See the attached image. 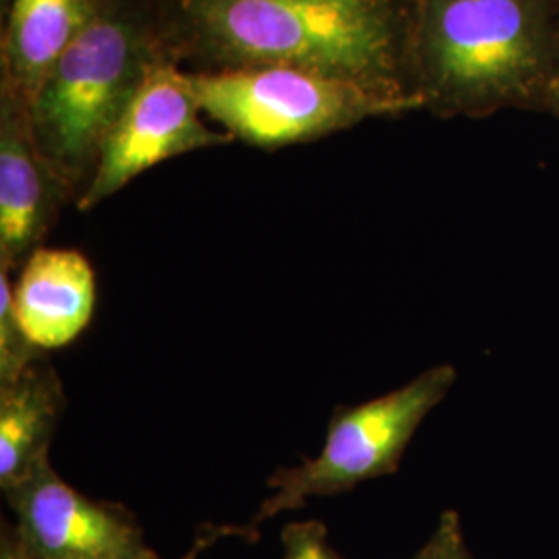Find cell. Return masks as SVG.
<instances>
[{
  "instance_id": "cell-1",
  "label": "cell",
  "mask_w": 559,
  "mask_h": 559,
  "mask_svg": "<svg viewBox=\"0 0 559 559\" xmlns=\"http://www.w3.org/2000/svg\"><path fill=\"white\" fill-rule=\"evenodd\" d=\"M158 9L166 55L182 71L286 64L419 104L417 0H160Z\"/></svg>"
},
{
  "instance_id": "cell-2",
  "label": "cell",
  "mask_w": 559,
  "mask_h": 559,
  "mask_svg": "<svg viewBox=\"0 0 559 559\" xmlns=\"http://www.w3.org/2000/svg\"><path fill=\"white\" fill-rule=\"evenodd\" d=\"M558 41L559 0H417L411 87L420 112L540 115Z\"/></svg>"
},
{
  "instance_id": "cell-3",
  "label": "cell",
  "mask_w": 559,
  "mask_h": 559,
  "mask_svg": "<svg viewBox=\"0 0 559 559\" xmlns=\"http://www.w3.org/2000/svg\"><path fill=\"white\" fill-rule=\"evenodd\" d=\"M162 59L168 55L156 0H96L78 38L36 90L29 102L36 140L78 200L106 135Z\"/></svg>"
},
{
  "instance_id": "cell-4",
  "label": "cell",
  "mask_w": 559,
  "mask_h": 559,
  "mask_svg": "<svg viewBox=\"0 0 559 559\" xmlns=\"http://www.w3.org/2000/svg\"><path fill=\"white\" fill-rule=\"evenodd\" d=\"M185 81L221 131L263 152L325 140L365 120L420 112L415 100L286 64L185 71Z\"/></svg>"
},
{
  "instance_id": "cell-5",
  "label": "cell",
  "mask_w": 559,
  "mask_h": 559,
  "mask_svg": "<svg viewBox=\"0 0 559 559\" xmlns=\"http://www.w3.org/2000/svg\"><path fill=\"white\" fill-rule=\"evenodd\" d=\"M456 380V367L443 362L383 396L357 406H336L320 454L278 468L270 477L272 496L261 503L249 531L282 512L305 508L313 498H334L394 475L420 425Z\"/></svg>"
},
{
  "instance_id": "cell-6",
  "label": "cell",
  "mask_w": 559,
  "mask_h": 559,
  "mask_svg": "<svg viewBox=\"0 0 559 559\" xmlns=\"http://www.w3.org/2000/svg\"><path fill=\"white\" fill-rule=\"evenodd\" d=\"M201 115L179 64L170 59L152 64L102 143L94 175L75 203L78 212H92L162 162L235 143L226 131L207 127Z\"/></svg>"
},
{
  "instance_id": "cell-7",
  "label": "cell",
  "mask_w": 559,
  "mask_h": 559,
  "mask_svg": "<svg viewBox=\"0 0 559 559\" xmlns=\"http://www.w3.org/2000/svg\"><path fill=\"white\" fill-rule=\"evenodd\" d=\"M2 493L15 514L7 526L23 559H141L154 554L129 508L83 496L50 460Z\"/></svg>"
},
{
  "instance_id": "cell-8",
  "label": "cell",
  "mask_w": 559,
  "mask_h": 559,
  "mask_svg": "<svg viewBox=\"0 0 559 559\" xmlns=\"http://www.w3.org/2000/svg\"><path fill=\"white\" fill-rule=\"evenodd\" d=\"M75 201L40 150L29 100L0 83V270H21L44 247L64 205Z\"/></svg>"
},
{
  "instance_id": "cell-9",
  "label": "cell",
  "mask_w": 559,
  "mask_h": 559,
  "mask_svg": "<svg viewBox=\"0 0 559 559\" xmlns=\"http://www.w3.org/2000/svg\"><path fill=\"white\" fill-rule=\"evenodd\" d=\"M13 307L23 332L41 350L81 336L96 309V274L75 249L40 247L21 265Z\"/></svg>"
},
{
  "instance_id": "cell-10",
  "label": "cell",
  "mask_w": 559,
  "mask_h": 559,
  "mask_svg": "<svg viewBox=\"0 0 559 559\" xmlns=\"http://www.w3.org/2000/svg\"><path fill=\"white\" fill-rule=\"evenodd\" d=\"M67 406L64 388L48 353L17 380L0 385V489L27 479L50 456Z\"/></svg>"
},
{
  "instance_id": "cell-11",
  "label": "cell",
  "mask_w": 559,
  "mask_h": 559,
  "mask_svg": "<svg viewBox=\"0 0 559 559\" xmlns=\"http://www.w3.org/2000/svg\"><path fill=\"white\" fill-rule=\"evenodd\" d=\"M0 83L32 102L41 81L90 20L96 0H4Z\"/></svg>"
},
{
  "instance_id": "cell-12",
  "label": "cell",
  "mask_w": 559,
  "mask_h": 559,
  "mask_svg": "<svg viewBox=\"0 0 559 559\" xmlns=\"http://www.w3.org/2000/svg\"><path fill=\"white\" fill-rule=\"evenodd\" d=\"M46 355L23 332L13 307V282L0 270V385L17 380L21 373Z\"/></svg>"
},
{
  "instance_id": "cell-13",
  "label": "cell",
  "mask_w": 559,
  "mask_h": 559,
  "mask_svg": "<svg viewBox=\"0 0 559 559\" xmlns=\"http://www.w3.org/2000/svg\"><path fill=\"white\" fill-rule=\"evenodd\" d=\"M284 559H342L328 539V526L320 520L288 522L282 528Z\"/></svg>"
},
{
  "instance_id": "cell-14",
  "label": "cell",
  "mask_w": 559,
  "mask_h": 559,
  "mask_svg": "<svg viewBox=\"0 0 559 559\" xmlns=\"http://www.w3.org/2000/svg\"><path fill=\"white\" fill-rule=\"evenodd\" d=\"M411 559H475L468 549L456 510H445L441 514L431 537Z\"/></svg>"
},
{
  "instance_id": "cell-15",
  "label": "cell",
  "mask_w": 559,
  "mask_h": 559,
  "mask_svg": "<svg viewBox=\"0 0 559 559\" xmlns=\"http://www.w3.org/2000/svg\"><path fill=\"white\" fill-rule=\"evenodd\" d=\"M540 115H547L551 119L559 120V41H558V59H556V69H554V78L549 83V90H547V98L543 104V112Z\"/></svg>"
},
{
  "instance_id": "cell-16",
  "label": "cell",
  "mask_w": 559,
  "mask_h": 559,
  "mask_svg": "<svg viewBox=\"0 0 559 559\" xmlns=\"http://www.w3.org/2000/svg\"><path fill=\"white\" fill-rule=\"evenodd\" d=\"M0 559H17L13 540L9 537V533L2 528L0 533Z\"/></svg>"
},
{
  "instance_id": "cell-17",
  "label": "cell",
  "mask_w": 559,
  "mask_h": 559,
  "mask_svg": "<svg viewBox=\"0 0 559 559\" xmlns=\"http://www.w3.org/2000/svg\"><path fill=\"white\" fill-rule=\"evenodd\" d=\"M195 556H198V549H195V551H193V554H189V556H187V558L185 559H195ZM141 559H162L160 556H158V554H156V551H154V554H152V556H147V558H141Z\"/></svg>"
},
{
  "instance_id": "cell-18",
  "label": "cell",
  "mask_w": 559,
  "mask_h": 559,
  "mask_svg": "<svg viewBox=\"0 0 559 559\" xmlns=\"http://www.w3.org/2000/svg\"><path fill=\"white\" fill-rule=\"evenodd\" d=\"M2 528L9 533V526H7V522H2ZM9 537H11V533H9ZM11 540H13V537H11ZM13 547H15V543H13ZM15 554H17V559H23L20 556V551H17V547H15Z\"/></svg>"
},
{
  "instance_id": "cell-19",
  "label": "cell",
  "mask_w": 559,
  "mask_h": 559,
  "mask_svg": "<svg viewBox=\"0 0 559 559\" xmlns=\"http://www.w3.org/2000/svg\"><path fill=\"white\" fill-rule=\"evenodd\" d=\"M156 2H160V0H156Z\"/></svg>"
}]
</instances>
